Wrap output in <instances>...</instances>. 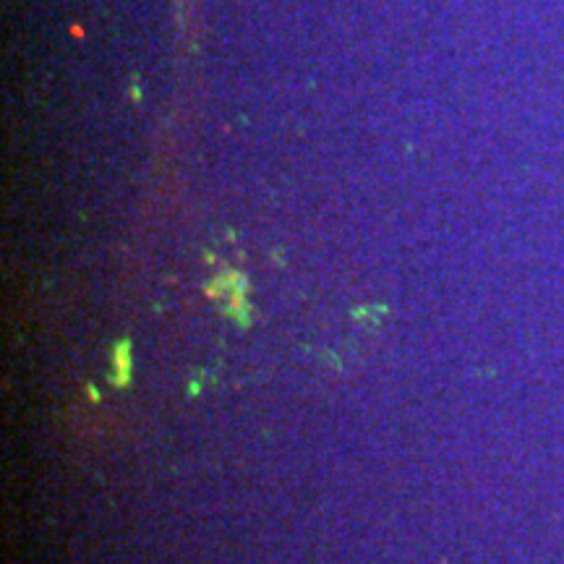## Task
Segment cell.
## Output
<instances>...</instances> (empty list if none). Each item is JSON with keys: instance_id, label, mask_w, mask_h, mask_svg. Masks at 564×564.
Segmentation results:
<instances>
[{"instance_id": "1", "label": "cell", "mask_w": 564, "mask_h": 564, "mask_svg": "<svg viewBox=\"0 0 564 564\" xmlns=\"http://www.w3.org/2000/svg\"><path fill=\"white\" fill-rule=\"evenodd\" d=\"M113 376L118 387H126L131 379V343L121 340L113 350Z\"/></svg>"}]
</instances>
